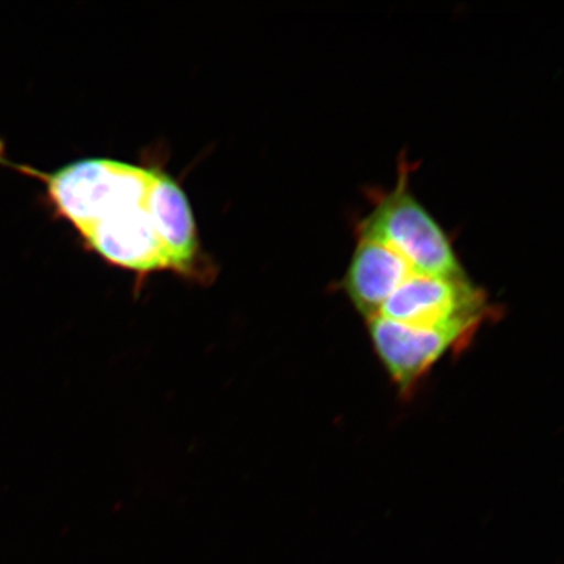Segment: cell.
I'll return each instance as SVG.
<instances>
[{
    "mask_svg": "<svg viewBox=\"0 0 564 564\" xmlns=\"http://www.w3.org/2000/svg\"><path fill=\"white\" fill-rule=\"evenodd\" d=\"M44 183L53 209L106 263L137 276L172 272L209 284L215 268L202 250L192 206L173 176L110 159H86L53 173L17 165Z\"/></svg>",
    "mask_w": 564,
    "mask_h": 564,
    "instance_id": "6da1fadb",
    "label": "cell"
},
{
    "mask_svg": "<svg viewBox=\"0 0 564 564\" xmlns=\"http://www.w3.org/2000/svg\"><path fill=\"white\" fill-rule=\"evenodd\" d=\"M409 171V165L400 166L397 185L372 197V209L359 221L357 236L390 246L415 274L447 279L468 276L446 230L411 192Z\"/></svg>",
    "mask_w": 564,
    "mask_h": 564,
    "instance_id": "7a4b0ae2",
    "label": "cell"
},
{
    "mask_svg": "<svg viewBox=\"0 0 564 564\" xmlns=\"http://www.w3.org/2000/svg\"><path fill=\"white\" fill-rule=\"evenodd\" d=\"M368 323L370 340L379 361L403 398H411L422 379L448 352H457L474 340L485 322L448 326H411L376 316Z\"/></svg>",
    "mask_w": 564,
    "mask_h": 564,
    "instance_id": "3957f363",
    "label": "cell"
},
{
    "mask_svg": "<svg viewBox=\"0 0 564 564\" xmlns=\"http://www.w3.org/2000/svg\"><path fill=\"white\" fill-rule=\"evenodd\" d=\"M497 315L488 295L468 276L433 278L413 274L390 299L378 316L411 326L438 327L448 324L489 321Z\"/></svg>",
    "mask_w": 564,
    "mask_h": 564,
    "instance_id": "277c9868",
    "label": "cell"
},
{
    "mask_svg": "<svg viewBox=\"0 0 564 564\" xmlns=\"http://www.w3.org/2000/svg\"><path fill=\"white\" fill-rule=\"evenodd\" d=\"M413 274L412 267L390 246L357 236L341 286L351 305L368 322L379 315L386 301Z\"/></svg>",
    "mask_w": 564,
    "mask_h": 564,
    "instance_id": "5b68a950",
    "label": "cell"
},
{
    "mask_svg": "<svg viewBox=\"0 0 564 564\" xmlns=\"http://www.w3.org/2000/svg\"><path fill=\"white\" fill-rule=\"evenodd\" d=\"M0 165L15 167V164H12V162L9 159H7L6 145L3 143V140H0Z\"/></svg>",
    "mask_w": 564,
    "mask_h": 564,
    "instance_id": "8992f818",
    "label": "cell"
}]
</instances>
